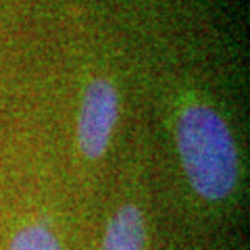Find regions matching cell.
<instances>
[{"label":"cell","instance_id":"1","mask_svg":"<svg viewBox=\"0 0 250 250\" xmlns=\"http://www.w3.org/2000/svg\"><path fill=\"white\" fill-rule=\"evenodd\" d=\"M177 148L194 192L208 202L229 198L238 184V150L229 127L213 108L192 104L179 115Z\"/></svg>","mask_w":250,"mask_h":250},{"label":"cell","instance_id":"2","mask_svg":"<svg viewBox=\"0 0 250 250\" xmlns=\"http://www.w3.org/2000/svg\"><path fill=\"white\" fill-rule=\"evenodd\" d=\"M119 113V96L111 82L94 80L85 88L82 100L77 142L88 159H100L113 136V127Z\"/></svg>","mask_w":250,"mask_h":250},{"label":"cell","instance_id":"3","mask_svg":"<svg viewBox=\"0 0 250 250\" xmlns=\"http://www.w3.org/2000/svg\"><path fill=\"white\" fill-rule=\"evenodd\" d=\"M146 219L136 205H123L108 219L100 250H146Z\"/></svg>","mask_w":250,"mask_h":250},{"label":"cell","instance_id":"4","mask_svg":"<svg viewBox=\"0 0 250 250\" xmlns=\"http://www.w3.org/2000/svg\"><path fill=\"white\" fill-rule=\"evenodd\" d=\"M9 250H65L48 225L29 223L21 228L11 240Z\"/></svg>","mask_w":250,"mask_h":250}]
</instances>
